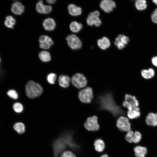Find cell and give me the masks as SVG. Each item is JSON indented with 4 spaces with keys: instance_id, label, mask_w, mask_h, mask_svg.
Instances as JSON below:
<instances>
[{
    "instance_id": "ee69618b",
    "label": "cell",
    "mask_w": 157,
    "mask_h": 157,
    "mask_svg": "<svg viewBox=\"0 0 157 157\" xmlns=\"http://www.w3.org/2000/svg\"><path fill=\"white\" fill-rule=\"evenodd\" d=\"M60 157H64L63 156V155H61L60 156Z\"/></svg>"
},
{
    "instance_id": "4dcf8cb0",
    "label": "cell",
    "mask_w": 157,
    "mask_h": 157,
    "mask_svg": "<svg viewBox=\"0 0 157 157\" xmlns=\"http://www.w3.org/2000/svg\"><path fill=\"white\" fill-rule=\"evenodd\" d=\"M134 132L132 131L127 132L125 136V138L126 140L129 143L133 142Z\"/></svg>"
},
{
    "instance_id": "8fae6325",
    "label": "cell",
    "mask_w": 157,
    "mask_h": 157,
    "mask_svg": "<svg viewBox=\"0 0 157 157\" xmlns=\"http://www.w3.org/2000/svg\"><path fill=\"white\" fill-rule=\"evenodd\" d=\"M101 9L106 13H109L112 11L116 7L115 3L112 0H103L100 4Z\"/></svg>"
},
{
    "instance_id": "f35d334b",
    "label": "cell",
    "mask_w": 157,
    "mask_h": 157,
    "mask_svg": "<svg viewBox=\"0 0 157 157\" xmlns=\"http://www.w3.org/2000/svg\"><path fill=\"white\" fill-rule=\"evenodd\" d=\"M151 62L152 65L155 67L157 68V56H155L152 58Z\"/></svg>"
},
{
    "instance_id": "d6986e66",
    "label": "cell",
    "mask_w": 157,
    "mask_h": 157,
    "mask_svg": "<svg viewBox=\"0 0 157 157\" xmlns=\"http://www.w3.org/2000/svg\"><path fill=\"white\" fill-rule=\"evenodd\" d=\"M59 84L63 88H67L69 86L70 78L67 75H61L58 78Z\"/></svg>"
},
{
    "instance_id": "8992f818",
    "label": "cell",
    "mask_w": 157,
    "mask_h": 157,
    "mask_svg": "<svg viewBox=\"0 0 157 157\" xmlns=\"http://www.w3.org/2000/svg\"><path fill=\"white\" fill-rule=\"evenodd\" d=\"M71 82L72 85L78 89L84 88L87 83L86 77L80 73H76L73 75L71 78Z\"/></svg>"
},
{
    "instance_id": "d6a6232c",
    "label": "cell",
    "mask_w": 157,
    "mask_h": 157,
    "mask_svg": "<svg viewBox=\"0 0 157 157\" xmlns=\"http://www.w3.org/2000/svg\"><path fill=\"white\" fill-rule=\"evenodd\" d=\"M114 44L120 50L123 49L125 47V45L121 42L118 37L115 38Z\"/></svg>"
},
{
    "instance_id": "e575fe53",
    "label": "cell",
    "mask_w": 157,
    "mask_h": 157,
    "mask_svg": "<svg viewBox=\"0 0 157 157\" xmlns=\"http://www.w3.org/2000/svg\"><path fill=\"white\" fill-rule=\"evenodd\" d=\"M64 157H76V155L71 151H64L61 154Z\"/></svg>"
},
{
    "instance_id": "cb8c5ba5",
    "label": "cell",
    "mask_w": 157,
    "mask_h": 157,
    "mask_svg": "<svg viewBox=\"0 0 157 157\" xmlns=\"http://www.w3.org/2000/svg\"><path fill=\"white\" fill-rule=\"evenodd\" d=\"M38 56L42 62H47L51 60L50 53L46 51H42L39 53Z\"/></svg>"
},
{
    "instance_id": "4316f807",
    "label": "cell",
    "mask_w": 157,
    "mask_h": 157,
    "mask_svg": "<svg viewBox=\"0 0 157 157\" xmlns=\"http://www.w3.org/2000/svg\"><path fill=\"white\" fill-rule=\"evenodd\" d=\"M46 6L43 4L42 0L39 1L36 5V11L39 13L44 14Z\"/></svg>"
},
{
    "instance_id": "f1b7e54d",
    "label": "cell",
    "mask_w": 157,
    "mask_h": 157,
    "mask_svg": "<svg viewBox=\"0 0 157 157\" xmlns=\"http://www.w3.org/2000/svg\"><path fill=\"white\" fill-rule=\"evenodd\" d=\"M8 96L11 99L16 100L18 97V95L17 92L15 90L10 89L8 90L6 92Z\"/></svg>"
},
{
    "instance_id": "7bdbcfd3",
    "label": "cell",
    "mask_w": 157,
    "mask_h": 157,
    "mask_svg": "<svg viewBox=\"0 0 157 157\" xmlns=\"http://www.w3.org/2000/svg\"><path fill=\"white\" fill-rule=\"evenodd\" d=\"M152 1L156 5H157V0H153Z\"/></svg>"
},
{
    "instance_id": "44dd1931",
    "label": "cell",
    "mask_w": 157,
    "mask_h": 157,
    "mask_svg": "<svg viewBox=\"0 0 157 157\" xmlns=\"http://www.w3.org/2000/svg\"><path fill=\"white\" fill-rule=\"evenodd\" d=\"M16 22L15 19L12 16L8 15L6 16L4 23L5 26L7 28L13 29Z\"/></svg>"
},
{
    "instance_id": "9c48e42d",
    "label": "cell",
    "mask_w": 157,
    "mask_h": 157,
    "mask_svg": "<svg viewBox=\"0 0 157 157\" xmlns=\"http://www.w3.org/2000/svg\"><path fill=\"white\" fill-rule=\"evenodd\" d=\"M67 44L72 49L76 50L81 49L82 43L79 38L74 34H71L66 38Z\"/></svg>"
},
{
    "instance_id": "2e32d148",
    "label": "cell",
    "mask_w": 157,
    "mask_h": 157,
    "mask_svg": "<svg viewBox=\"0 0 157 157\" xmlns=\"http://www.w3.org/2000/svg\"><path fill=\"white\" fill-rule=\"evenodd\" d=\"M68 9L69 14L73 16L79 15L82 13V10L81 8L73 4L69 5Z\"/></svg>"
},
{
    "instance_id": "52a82bcc",
    "label": "cell",
    "mask_w": 157,
    "mask_h": 157,
    "mask_svg": "<svg viewBox=\"0 0 157 157\" xmlns=\"http://www.w3.org/2000/svg\"><path fill=\"white\" fill-rule=\"evenodd\" d=\"M85 129L89 131H96L99 128L98 118L95 115L88 117L84 124Z\"/></svg>"
},
{
    "instance_id": "1f68e13d",
    "label": "cell",
    "mask_w": 157,
    "mask_h": 157,
    "mask_svg": "<svg viewBox=\"0 0 157 157\" xmlns=\"http://www.w3.org/2000/svg\"><path fill=\"white\" fill-rule=\"evenodd\" d=\"M141 138V135L138 131H135L134 133L133 142L136 143L139 142Z\"/></svg>"
},
{
    "instance_id": "7c38bea8",
    "label": "cell",
    "mask_w": 157,
    "mask_h": 157,
    "mask_svg": "<svg viewBox=\"0 0 157 157\" xmlns=\"http://www.w3.org/2000/svg\"><path fill=\"white\" fill-rule=\"evenodd\" d=\"M141 78L146 80H149L153 79L156 75L155 69L152 67L142 69L140 72Z\"/></svg>"
},
{
    "instance_id": "7a4b0ae2",
    "label": "cell",
    "mask_w": 157,
    "mask_h": 157,
    "mask_svg": "<svg viewBox=\"0 0 157 157\" xmlns=\"http://www.w3.org/2000/svg\"><path fill=\"white\" fill-rule=\"evenodd\" d=\"M71 135L69 133H64L53 142V147L54 157H58L59 154L67 147L73 149L77 147L73 140Z\"/></svg>"
},
{
    "instance_id": "e0dca14e",
    "label": "cell",
    "mask_w": 157,
    "mask_h": 157,
    "mask_svg": "<svg viewBox=\"0 0 157 157\" xmlns=\"http://www.w3.org/2000/svg\"><path fill=\"white\" fill-rule=\"evenodd\" d=\"M97 44L99 47L103 50L106 49L110 47V44L109 39L105 37L99 39L97 40Z\"/></svg>"
},
{
    "instance_id": "5b68a950",
    "label": "cell",
    "mask_w": 157,
    "mask_h": 157,
    "mask_svg": "<svg viewBox=\"0 0 157 157\" xmlns=\"http://www.w3.org/2000/svg\"><path fill=\"white\" fill-rule=\"evenodd\" d=\"M78 96L81 102L85 104L90 103L93 98L92 88L88 87L82 89L79 91Z\"/></svg>"
},
{
    "instance_id": "9a60e30c",
    "label": "cell",
    "mask_w": 157,
    "mask_h": 157,
    "mask_svg": "<svg viewBox=\"0 0 157 157\" xmlns=\"http://www.w3.org/2000/svg\"><path fill=\"white\" fill-rule=\"evenodd\" d=\"M43 26L45 30L49 31H52L55 28L56 23L53 18H48L44 20Z\"/></svg>"
},
{
    "instance_id": "60d3db41",
    "label": "cell",
    "mask_w": 157,
    "mask_h": 157,
    "mask_svg": "<svg viewBox=\"0 0 157 157\" xmlns=\"http://www.w3.org/2000/svg\"><path fill=\"white\" fill-rule=\"evenodd\" d=\"M56 1V0H47L46 1L47 3L50 4H52L54 3Z\"/></svg>"
},
{
    "instance_id": "8d00e7d4",
    "label": "cell",
    "mask_w": 157,
    "mask_h": 157,
    "mask_svg": "<svg viewBox=\"0 0 157 157\" xmlns=\"http://www.w3.org/2000/svg\"><path fill=\"white\" fill-rule=\"evenodd\" d=\"M92 16L93 17L94 24V25L95 26L97 27L99 26H100L101 24V20L99 18V17H95L93 16Z\"/></svg>"
},
{
    "instance_id": "f6af8a7d",
    "label": "cell",
    "mask_w": 157,
    "mask_h": 157,
    "mask_svg": "<svg viewBox=\"0 0 157 157\" xmlns=\"http://www.w3.org/2000/svg\"><path fill=\"white\" fill-rule=\"evenodd\" d=\"M1 58L0 56V63H1Z\"/></svg>"
},
{
    "instance_id": "ffe728a7",
    "label": "cell",
    "mask_w": 157,
    "mask_h": 157,
    "mask_svg": "<svg viewBox=\"0 0 157 157\" xmlns=\"http://www.w3.org/2000/svg\"><path fill=\"white\" fill-rule=\"evenodd\" d=\"M94 149L98 152L103 151L105 148V144L104 141L101 139H97L94 142Z\"/></svg>"
},
{
    "instance_id": "3957f363",
    "label": "cell",
    "mask_w": 157,
    "mask_h": 157,
    "mask_svg": "<svg viewBox=\"0 0 157 157\" xmlns=\"http://www.w3.org/2000/svg\"><path fill=\"white\" fill-rule=\"evenodd\" d=\"M25 92L28 97L33 99L40 96L42 93L43 89L39 84L30 81L26 85Z\"/></svg>"
},
{
    "instance_id": "484cf974",
    "label": "cell",
    "mask_w": 157,
    "mask_h": 157,
    "mask_svg": "<svg viewBox=\"0 0 157 157\" xmlns=\"http://www.w3.org/2000/svg\"><path fill=\"white\" fill-rule=\"evenodd\" d=\"M135 5L137 9L139 10H145L147 6V2L145 0H138L136 1Z\"/></svg>"
},
{
    "instance_id": "4fadbf2b",
    "label": "cell",
    "mask_w": 157,
    "mask_h": 157,
    "mask_svg": "<svg viewBox=\"0 0 157 157\" xmlns=\"http://www.w3.org/2000/svg\"><path fill=\"white\" fill-rule=\"evenodd\" d=\"M25 8L24 6L20 2L15 1L12 4L11 10L14 14L20 15L24 12Z\"/></svg>"
},
{
    "instance_id": "603a6c76",
    "label": "cell",
    "mask_w": 157,
    "mask_h": 157,
    "mask_svg": "<svg viewBox=\"0 0 157 157\" xmlns=\"http://www.w3.org/2000/svg\"><path fill=\"white\" fill-rule=\"evenodd\" d=\"M82 28V24L76 21L72 22L69 25V28L71 31L74 33L78 32Z\"/></svg>"
},
{
    "instance_id": "f546056e",
    "label": "cell",
    "mask_w": 157,
    "mask_h": 157,
    "mask_svg": "<svg viewBox=\"0 0 157 157\" xmlns=\"http://www.w3.org/2000/svg\"><path fill=\"white\" fill-rule=\"evenodd\" d=\"M56 79V75L53 73H51L49 74L47 77L48 82L51 84L55 83Z\"/></svg>"
},
{
    "instance_id": "30bf717a",
    "label": "cell",
    "mask_w": 157,
    "mask_h": 157,
    "mask_svg": "<svg viewBox=\"0 0 157 157\" xmlns=\"http://www.w3.org/2000/svg\"><path fill=\"white\" fill-rule=\"evenodd\" d=\"M39 41L40 47L44 49H49L54 43L51 37L45 35H42L40 37Z\"/></svg>"
},
{
    "instance_id": "6da1fadb",
    "label": "cell",
    "mask_w": 157,
    "mask_h": 157,
    "mask_svg": "<svg viewBox=\"0 0 157 157\" xmlns=\"http://www.w3.org/2000/svg\"><path fill=\"white\" fill-rule=\"evenodd\" d=\"M97 102L100 109L108 111L115 117L125 115L124 111L116 104L110 93H106L99 95Z\"/></svg>"
},
{
    "instance_id": "74e56055",
    "label": "cell",
    "mask_w": 157,
    "mask_h": 157,
    "mask_svg": "<svg viewBox=\"0 0 157 157\" xmlns=\"http://www.w3.org/2000/svg\"><path fill=\"white\" fill-rule=\"evenodd\" d=\"M86 22L88 25L90 26H93L94 25L93 17L88 15L87 19Z\"/></svg>"
},
{
    "instance_id": "83f0119b",
    "label": "cell",
    "mask_w": 157,
    "mask_h": 157,
    "mask_svg": "<svg viewBox=\"0 0 157 157\" xmlns=\"http://www.w3.org/2000/svg\"><path fill=\"white\" fill-rule=\"evenodd\" d=\"M13 108L14 111L17 113H20L23 110V106L22 104L18 102L14 103L13 106Z\"/></svg>"
},
{
    "instance_id": "5bb4252c",
    "label": "cell",
    "mask_w": 157,
    "mask_h": 157,
    "mask_svg": "<svg viewBox=\"0 0 157 157\" xmlns=\"http://www.w3.org/2000/svg\"><path fill=\"white\" fill-rule=\"evenodd\" d=\"M146 123L152 126H157V112H151L148 113L145 118Z\"/></svg>"
},
{
    "instance_id": "d590c367",
    "label": "cell",
    "mask_w": 157,
    "mask_h": 157,
    "mask_svg": "<svg viewBox=\"0 0 157 157\" xmlns=\"http://www.w3.org/2000/svg\"><path fill=\"white\" fill-rule=\"evenodd\" d=\"M151 18L152 21L154 23L157 24V8L155 9L152 13Z\"/></svg>"
},
{
    "instance_id": "277c9868",
    "label": "cell",
    "mask_w": 157,
    "mask_h": 157,
    "mask_svg": "<svg viewBox=\"0 0 157 157\" xmlns=\"http://www.w3.org/2000/svg\"><path fill=\"white\" fill-rule=\"evenodd\" d=\"M122 105L128 110L134 109L140 111L139 101L134 95L126 94L125 95L124 100L123 101Z\"/></svg>"
},
{
    "instance_id": "ac0fdd59",
    "label": "cell",
    "mask_w": 157,
    "mask_h": 157,
    "mask_svg": "<svg viewBox=\"0 0 157 157\" xmlns=\"http://www.w3.org/2000/svg\"><path fill=\"white\" fill-rule=\"evenodd\" d=\"M135 156L136 157H145L147 153V149L144 147L136 146L134 148Z\"/></svg>"
},
{
    "instance_id": "ba28073f",
    "label": "cell",
    "mask_w": 157,
    "mask_h": 157,
    "mask_svg": "<svg viewBox=\"0 0 157 157\" xmlns=\"http://www.w3.org/2000/svg\"><path fill=\"white\" fill-rule=\"evenodd\" d=\"M116 126L118 129L122 131L128 132L131 130V124L129 118L121 116L117 119Z\"/></svg>"
},
{
    "instance_id": "b9f144b4",
    "label": "cell",
    "mask_w": 157,
    "mask_h": 157,
    "mask_svg": "<svg viewBox=\"0 0 157 157\" xmlns=\"http://www.w3.org/2000/svg\"><path fill=\"white\" fill-rule=\"evenodd\" d=\"M100 157H109V156L107 154H104L102 155Z\"/></svg>"
},
{
    "instance_id": "d4e9b609",
    "label": "cell",
    "mask_w": 157,
    "mask_h": 157,
    "mask_svg": "<svg viewBox=\"0 0 157 157\" xmlns=\"http://www.w3.org/2000/svg\"><path fill=\"white\" fill-rule=\"evenodd\" d=\"M14 130L19 134H22L24 133L25 127L24 124L21 122L15 123L13 126Z\"/></svg>"
},
{
    "instance_id": "ab89813d",
    "label": "cell",
    "mask_w": 157,
    "mask_h": 157,
    "mask_svg": "<svg viewBox=\"0 0 157 157\" xmlns=\"http://www.w3.org/2000/svg\"><path fill=\"white\" fill-rule=\"evenodd\" d=\"M89 15L95 17H99L100 15V13L97 10H96L94 11V12H92L90 13Z\"/></svg>"
},
{
    "instance_id": "836d02e7",
    "label": "cell",
    "mask_w": 157,
    "mask_h": 157,
    "mask_svg": "<svg viewBox=\"0 0 157 157\" xmlns=\"http://www.w3.org/2000/svg\"><path fill=\"white\" fill-rule=\"evenodd\" d=\"M118 37L121 42L125 45L127 44L129 42V38L124 35L120 34Z\"/></svg>"
},
{
    "instance_id": "7402d4cb",
    "label": "cell",
    "mask_w": 157,
    "mask_h": 157,
    "mask_svg": "<svg viewBox=\"0 0 157 157\" xmlns=\"http://www.w3.org/2000/svg\"><path fill=\"white\" fill-rule=\"evenodd\" d=\"M141 115L140 111L133 109L128 110L127 112V115L129 119H134L139 117Z\"/></svg>"
}]
</instances>
